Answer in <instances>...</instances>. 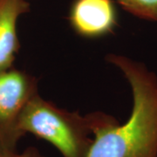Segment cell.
I'll list each match as a JSON object with an SVG mask.
<instances>
[{"instance_id":"2","label":"cell","mask_w":157,"mask_h":157,"mask_svg":"<svg viewBox=\"0 0 157 157\" xmlns=\"http://www.w3.org/2000/svg\"><path fill=\"white\" fill-rule=\"evenodd\" d=\"M99 112L82 115L33 96L20 118V128L54 147L62 157H86L94 140Z\"/></svg>"},{"instance_id":"4","label":"cell","mask_w":157,"mask_h":157,"mask_svg":"<svg viewBox=\"0 0 157 157\" xmlns=\"http://www.w3.org/2000/svg\"><path fill=\"white\" fill-rule=\"evenodd\" d=\"M68 21L79 37L94 39L113 33L119 17L113 0H73Z\"/></svg>"},{"instance_id":"5","label":"cell","mask_w":157,"mask_h":157,"mask_svg":"<svg viewBox=\"0 0 157 157\" xmlns=\"http://www.w3.org/2000/svg\"><path fill=\"white\" fill-rule=\"evenodd\" d=\"M30 10L28 0H0V71L13 67L20 47L17 23Z\"/></svg>"},{"instance_id":"3","label":"cell","mask_w":157,"mask_h":157,"mask_svg":"<svg viewBox=\"0 0 157 157\" xmlns=\"http://www.w3.org/2000/svg\"><path fill=\"white\" fill-rule=\"evenodd\" d=\"M37 94L38 80L32 74L13 67L0 71V155L17 152L19 141L26 135L20 128V118Z\"/></svg>"},{"instance_id":"6","label":"cell","mask_w":157,"mask_h":157,"mask_svg":"<svg viewBox=\"0 0 157 157\" xmlns=\"http://www.w3.org/2000/svg\"><path fill=\"white\" fill-rule=\"evenodd\" d=\"M124 11L140 19L157 22V0H115Z\"/></svg>"},{"instance_id":"7","label":"cell","mask_w":157,"mask_h":157,"mask_svg":"<svg viewBox=\"0 0 157 157\" xmlns=\"http://www.w3.org/2000/svg\"><path fill=\"white\" fill-rule=\"evenodd\" d=\"M0 157H45L35 147H28L22 152H16L10 155H0Z\"/></svg>"},{"instance_id":"1","label":"cell","mask_w":157,"mask_h":157,"mask_svg":"<svg viewBox=\"0 0 157 157\" xmlns=\"http://www.w3.org/2000/svg\"><path fill=\"white\" fill-rule=\"evenodd\" d=\"M106 60L128 83L133 106L122 124L100 112L86 157H157V74L122 54L109 53Z\"/></svg>"}]
</instances>
